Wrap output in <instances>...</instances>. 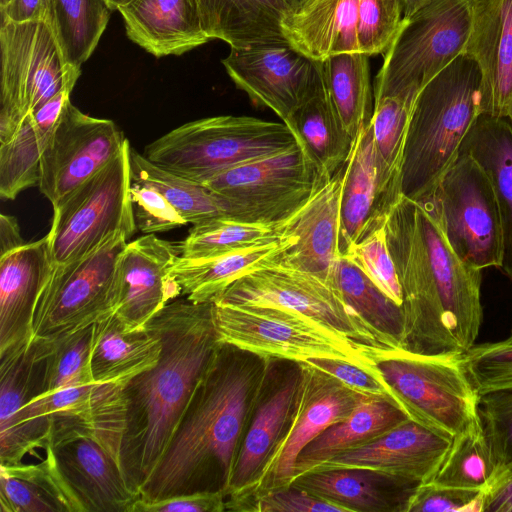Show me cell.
I'll return each mask as SVG.
<instances>
[{"mask_svg": "<svg viewBox=\"0 0 512 512\" xmlns=\"http://www.w3.org/2000/svg\"><path fill=\"white\" fill-rule=\"evenodd\" d=\"M131 180L160 191L187 223L198 224L228 217L225 202L206 185L173 174L130 149Z\"/></svg>", "mask_w": 512, "mask_h": 512, "instance_id": "obj_44", "label": "cell"}, {"mask_svg": "<svg viewBox=\"0 0 512 512\" xmlns=\"http://www.w3.org/2000/svg\"><path fill=\"white\" fill-rule=\"evenodd\" d=\"M342 256L353 261L384 294L402 307V289L389 251L385 224L352 245Z\"/></svg>", "mask_w": 512, "mask_h": 512, "instance_id": "obj_48", "label": "cell"}, {"mask_svg": "<svg viewBox=\"0 0 512 512\" xmlns=\"http://www.w3.org/2000/svg\"><path fill=\"white\" fill-rule=\"evenodd\" d=\"M509 337L512 338V333H511V335Z\"/></svg>", "mask_w": 512, "mask_h": 512, "instance_id": "obj_64", "label": "cell"}, {"mask_svg": "<svg viewBox=\"0 0 512 512\" xmlns=\"http://www.w3.org/2000/svg\"><path fill=\"white\" fill-rule=\"evenodd\" d=\"M118 11L128 38L157 58L179 56L210 41L196 0H132Z\"/></svg>", "mask_w": 512, "mask_h": 512, "instance_id": "obj_28", "label": "cell"}, {"mask_svg": "<svg viewBox=\"0 0 512 512\" xmlns=\"http://www.w3.org/2000/svg\"><path fill=\"white\" fill-rule=\"evenodd\" d=\"M146 325L161 340L159 360L123 385L126 422L121 463L138 492L165 452L220 341L212 302L175 298Z\"/></svg>", "mask_w": 512, "mask_h": 512, "instance_id": "obj_2", "label": "cell"}, {"mask_svg": "<svg viewBox=\"0 0 512 512\" xmlns=\"http://www.w3.org/2000/svg\"><path fill=\"white\" fill-rule=\"evenodd\" d=\"M9 2L10 0H0V8H4Z\"/></svg>", "mask_w": 512, "mask_h": 512, "instance_id": "obj_63", "label": "cell"}, {"mask_svg": "<svg viewBox=\"0 0 512 512\" xmlns=\"http://www.w3.org/2000/svg\"><path fill=\"white\" fill-rule=\"evenodd\" d=\"M130 143L53 208L48 232L54 265L80 258L117 233L137 231L131 198Z\"/></svg>", "mask_w": 512, "mask_h": 512, "instance_id": "obj_10", "label": "cell"}, {"mask_svg": "<svg viewBox=\"0 0 512 512\" xmlns=\"http://www.w3.org/2000/svg\"><path fill=\"white\" fill-rule=\"evenodd\" d=\"M402 20L401 0H359V51L368 56L384 54L393 42Z\"/></svg>", "mask_w": 512, "mask_h": 512, "instance_id": "obj_49", "label": "cell"}, {"mask_svg": "<svg viewBox=\"0 0 512 512\" xmlns=\"http://www.w3.org/2000/svg\"><path fill=\"white\" fill-rule=\"evenodd\" d=\"M395 202L386 194L380 178L371 121L356 138L344 163L340 205V253L385 224Z\"/></svg>", "mask_w": 512, "mask_h": 512, "instance_id": "obj_26", "label": "cell"}, {"mask_svg": "<svg viewBox=\"0 0 512 512\" xmlns=\"http://www.w3.org/2000/svg\"><path fill=\"white\" fill-rule=\"evenodd\" d=\"M450 444L451 438L407 419L374 441L342 452L312 470L371 468L422 484L434 477Z\"/></svg>", "mask_w": 512, "mask_h": 512, "instance_id": "obj_23", "label": "cell"}, {"mask_svg": "<svg viewBox=\"0 0 512 512\" xmlns=\"http://www.w3.org/2000/svg\"><path fill=\"white\" fill-rule=\"evenodd\" d=\"M78 512H129L140 498L122 465L97 441L73 432H51L45 448Z\"/></svg>", "mask_w": 512, "mask_h": 512, "instance_id": "obj_19", "label": "cell"}, {"mask_svg": "<svg viewBox=\"0 0 512 512\" xmlns=\"http://www.w3.org/2000/svg\"><path fill=\"white\" fill-rule=\"evenodd\" d=\"M478 414L497 465V481L512 470V389L480 394Z\"/></svg>", "mask_w": 512, "mask_h": 512, "instance_id": "obj_47", "label": "cell"}, {"mask_svg": "<svg viewBox=\"0 0 512 512\" xmlns=\"http://www.w3.org/2000/svg\"><path fill=\"white\" fill-rule=\"evenodd\" d=\"M53 269L48 235L0 256V355L32 341L34 307Z\"/></svg>", "mask_w": 512, "mask_h": 512, "instance_id": "obj_25", "label": "cell"}, {"mask_svg": "<svg viewBox=\"0 0 512 512\" xmlns=\"http://www.w3.org/2000/svg\"><path fill=\"white\" fill-rule=\"evenodd\" d=\"M297 144L284 122L221 115L182 124L148 144L143 155L173 174L203 184L230 168Z\"/></svg>", "mask_w": 512, "mask_h": 512, "instance_id": "obj_4", "label": "cell"}, {"mask_svg": "<svg viewBox=\"0 0 512 512\" xmlns=\"http://www.w3.org/2000/svg\"><path fill=\"white\" fill-rule=\"evenodd\" d=\"M181 256L179 244L146 234L128 242L118 263L114 315L124 329L145 328L181 294L170 270Z\"/></svg>", "mask_w": 512, "mask_h": 512, "instance_id": "obj_21", "label": "cell"}, {"mask_svg": "<svg viewBox=\"0 0 512 512\" xmlns=\"http://www.w3.org/2000/svg\"><path fill=\"white\" fill-rule=\"evenodd\" d=\"M465 53L481 77V114L507 118L512 104V0H473Z\"/></svg>", "mask_w": 512, "mask_h": 512, "instance_id": "obj_24", "label": "cell"}, {"mask_svg": "<svg viewBox=\"0 0 512 512\" xmlns=\"http://www.w3.org/2000/svg\"><path fill=\"white\" fill-rule=\"evenodd\" d=\"M203 28L210 40L231 48L286 39L282 22L285 0H196Z\"/></svg>", "mask_w": 512, "mask_h": 512, "instance_id": "obj_34", "label": "cell"}, {"mask_svg": "<svg viewBox=\"0 0 512 512\" xmlns=\"http://www.w3.org/2000/svg\"><path fill=\"white\" fill-rule=\"evenodd\" d=\"M342 507L345 512H406L420 485L371 468L314 469L292 483Z\"/></svg>", "mask_w": 512, "mask_h": 512, "instance_id": "obj_27", "label": "cell"}, {"mask_svg": "<svg viewBox=\"0 0 512 512\" xmlns=\"http://www.w3.org/2000/svg\"><path fill=\"white\" fill-rule=\"evenodd\" d=\"M507 119L508 121L510 122L511 126H512V104L509 108V112H508V115H507Z\"/></svg>", "mask_w": 512, "mask_h": 512, "instance_id": "obj_62", "label": "cell"}, {"mask_svg": "<svg viewBox=\"0 0 512 512\" xmlns=\"http://www.w3.org/2000/svg\"><path fill=\"white\" fill-rule=\"evenodd\" d=\"M369 57L341 53L322 60L323 83L344 128L355 139L372 118Z\"/></svg>", "mask_w": 512, "mask_h": 512, "instance_id": "obj_39", "label": "cell"}, {"mask_svg": "<svg viewBox=\"0 0 512 512\" xmlns=\"http://www.w3.org/2000/svg\"><path fill=\"white\" fill-rule=\"evenodd\" d=\"M462 150L483 168L491 181L502 223L500 270L512 281V126L507 118L481 114L467 134Z\"/></svg>", "mask_w": 512, "mask_h": 512, "instance_id": "obj_31", "label": "cell"}, {"mask_svg": "<svg viewBox=\"0 0 512 512\" xmlns=\"http://www.w3.org/2000/svg\"><path fill=\"white\" fill-rule=\"evenodd\" d=\"M124 383H96L80 400L51 417V432H73L101 444L121 465L126 406ZM123 468V467H122Z\"/></svg>", "mask_w": 512, "mask_h": 512, "instance_id": "obj_37", "label": "cell"}, {"mask_svg": "<svg viewBox=\"0 0 512 512\" xmlns=\"http://www.w3.org/2000/svg\"><path fill=\"white\" fill-rule=\"evenodd\" d=\"M285 2L288 5L289 10H290L293 7H295L300 2V0H285Z\"/></svg>", "mask_w": 512, "mask_h": 512, "instance_id": "obj_61", "label": "cell"}, {"mask_svg": "<svg viewBox=\"0 0 512 512\" xmlns=\"http://www.w3.org/2000/svg\"><path fill=\"white\" fill-rule=\"evenodd\" d=\"M359 0H300L283 18L285 38L307 56L360 52L357 41Z\"/></svg>", "mask_w": 512, "mask_h": 512, "instance_id": "obj_29", "label": "cell"}, {"mask_svg": "<svg viewBox=\"0 0 512 512\" xmlns=\"http://www.w3.org/2000/svg\"><path fill=\"white\" fill-rule=\"evenodd\" d=\"M497 479V465L479 415L451 439L434 477L438 485L484 493Z\"/></svg>", "mask_w": 512, "mask_h": 512, "instance_id": "obj_43", "label": "cell"}, {"mask_svg": "<svg viewBox=\"0 0 512 512\" xmlns=\"http://www.w3.org/2000/svg\"><path fill=\"white\" fill-rule=\"evenodd\" d=\"M473 0H430L407 18L384 53L373 98L418 92L465 53Z\"/></svg>", "mask_w": 512, "mask_h": 512, "instance_id": "obj_8", "label": "cell"}, {"mask_svg": "<svg viewBox=\"0 0 512 512\" xmlns=\"http://www.w3.org/2000/svg\"><path fill=\"white\" fill-rule=\"evenodd\" d=\"M301 365L299 399L288 431L253 494L238 512H247L250 503L262 493L290 485L301 451L327 428L348 417L361 400L370 397L306 362Z\"/></svg>", "mask_w": 512, "mask_h": 512, "instance_id": "obj_18", "label": "cell"}, {"mask_svg": "<svg viewBox=\"0 0 512 512\" xmlns=\"http://www.w3.org/2000/svg\"><path fill=\"white\" fill-rule=\"evenodd\" d=\"M0 51V143H5L29 113L58 93L72 91L81 68L66 61L45 20H1Z\"/></svg>", "mask_w": 512, "mask_h": 512, "instance_id": "obj_6", "label": "cell"}, {"mask_svg": "<svg viewBox=\"0 0 512 512\" xmlns=\"http://www.w3.org/2000/svg\"><path fill=\"white\" fill-rule=\"evenodd\" d=\"M130 198L135 226L144 234L166 232L187 224L169 200L146 183L132 181Z\"/></svg>", "mask_w": 512, "mask_h": 512, "instance_id": "obj_51", "label": "cell"}, {"mask_svg": "<svg viewBox=\"0 0 512 512\" xmlns=\"http://www.w3.org/2000/svg\"><path fill=\"white\" fill-rule=\"evenodd\" d=\"M285 124L321 178L333 176L347 160L354 139L344 128L324 83Z\"/></svg>", "mask_w": 512, "mask_h": 512, "instance_id": "obj_36", "label": "cell"}, {"mask_svg": "<svg viewBox=\"0 0 512 512\" xmlns=\"http://www.w3.org/2000/svg\"><path fill=\"white\" fill-rule=\"evenodd\" d=\"M430 0H401L403 9V18L414 14L417 10L427 4Z\"/></svg>", "mask_w": 512, "mask_h": 512, "instance_id": "obj_59", "label": "cell"}, {"mask_svg": "<svg viewBox=\"0 0 512 512\" xmlns=\"http://www.w3.org/2000/svg\"><path fill=\"white\" fill-rule=\"evenodd\" d=\"M225 503L222 492H195L155 501L138 498L129 512H224Z\"/></svg>", "mask_w": 512, "mask_h": 512, "instance_id": "obj_55", "label": "cell"}, {"mask_svg": "<svg viewBox=\"0 0 512 512\" xmlns=\"http://www.w3.org/2000/svg\"><path fill=\"white\" fill-rule=\"evenodd\" d=\"M483 512H512V470L503 474L484 495Z\"/></svg>", "mask_w": 512, "mask_h": 512, "instance_id": "obj_57", "label": "cell"}, {"mask_svg": "<svg viewBox=\"0 0 512 512\" xmlns=\"http://www.w3.org/2000/svg\"><path fill=\"white\" fill-rule=\"evenodd\" d=\"M304 362L332 375L347 387L365 396L379 397L395 403L392 391L376 365L373 369H368L335 358H310Z\"/></svg>", "mask_w": 512, "mask_h": 512, "instance_id": "obj_53", "label": "cell"}, {"mask_svg": "<svg viewBox=\"0 0 512 512\" xmlns=\"http://www.w3.org/2000/svg\"><path fill=\"white\" fill-rule=\"evenodd\" d=\"M293 238L282 234L271 240L209 259L179 257L170 270L181 294L196 303L213 302L236 280L281 262Z\"/></svg>", "mask_w": 512, "mask_h": 512, "instance_id": "obj_30", "label": "cell"}, {"mask_svg": "<svg viewBox=\"0 0 512 512\" xmlns=\"http://www.w3.org/2000/svg\"><path fill=\"white\" fill-rule=\"evenodd\" d=\"M25 241L15 217L2 213L0 216V256L23 246Z\"/></svg>", "mask_w": 512, "mask_h": 512, "instance_id": "obj_58", "label": "cell"}, {"mask_svg": "<svg viewBox=\"0 0 512 512\" xmlns=\"http://www.w3.org/2000/svg\"><path fill=\"white\" fill-rule=\"evenodd\" d=\"M111 11L106 0H45V21L69 64L81 68L89 59Z\"/></svg>", "mask_w": 512, "mask_h": 512, "instance_id": "obj_41", "label": "cell"}, {"mask_svg": "<svg viewBox=\"0 0 512 512\" xmlns=\"http://www.w3.org/2000/svg\"><path fill=\"white\" fill-rule=\"evenodd\" d=\"M344 164L321 180L306 203L282 226L293 238L280 264L316 275L328 282L340 253V205Z\"/></svg>", "mask_w": 512, "mask_h": 512, "instance_id": "obj_22", "label": "cell"}, {"mask_svg": "<svg viewBox=\"0 0 512 512\" xmlns=\"http://www.w3.org/2000/svg\"><path fill=\"white\" fill-rule=\"evenodd\" d=\"M132 0H106L111 10H118L119 7L131 2Z\"/></svg>", "mask_w": 512, "mask_h": 512, "instance_id": "obj_60", "label": "cell"}, {"mask_svg": "<svg viewBox=\"0 0 512 512\" xmlns=\"http://www.w3.org/2000/svg\"><path fill=\"white\" fill-rule=\"evenodd\" d=\"M457 256L472 267L500 269L503 254L501 216L490 179L466 151L426 198ZM423 200V199H422Z\"/></svg>", "mask_w": 512, "mask_h": 512, "instance_id": "obj_13", "label": "cell"}, {"mask_svg": "<svg viewBox=\"0 0 512 512\" xmlns=\"http://www.w3.org/2000/svg\"><path fill=\"white\" fill-rule=\"evenodd\" d=\"M385 230L403 295L402 348L458 354L426 253L417 202L401 195L387 214Z\"/></svg>", "mask_w": 512, "mask_h": 512, "instance_id": "obj_11", "label": "cell"}, {"mask_svg": "<svg viewBox=\"0 0 512 512\" xmlns=\"http://www.w3.org/2000/svg\"><path fill=\"white\" fill-rule=\"evenodd\" d=\"M407 419L392 401L365 397L348 417L327 428L301 451L294 479L342 452L374 441Z\"/></svg>", "mask_w": 512, "mask_h": 512, "instance_id": "obj_35", "label": "cell"}, {"mask_svg": "<svg viewBox=\"0 0 512 512\" xmlns=\"http://www.w3.org/2000/svg\"><path fill=\"white\" fill-rule=\"evenodd\" d=\"M71 90H64L29 113L15 135L0 143V196L14 200L22 191L38 185L42 153L57 124Z\"/></svg>", "mask_w": 512, "mask_h": 512, "instance_id": "obj_33", "label": "cell"}, {"mask_svg": "<svg viewBox=\"0 0 512 512\" xmlns=\"http://www.w3.org/2000/svg\"><path fill=\"white\" fill-rule=\"evenodd\" d=\"M328 283L391 348H402V307L384 294L349 258L340 256L333 264Z\"/></svg>", "mask_w": 512, "mask_h": 512, "instance_id": "obj_40", "label": "cell"}, {"mask_svg": "<svg viewBox=\"0 0 512 512\" xmlns=\"http://www.w3.org/2000/svg\"><path fill=\"white\" fill-rule=\"evenodd\" d=\"M222 64L252 102L269 108L284 123L323 86L322 61L287 39L231 48Z\"/></svg>", "mask_w": 512, "mask_h": 512, "instance_id": "obj_17", "label": "cell"}, {"mask_svg": "<svg viewBox=\"0 0 512 512\" xmlns=\"http://www.w3.org/2000/svg\"><path fill=\"white\" fill-rule=\"evenodd\" d=\"M127 243L117 233L86 255L54 265L34 307L32 340H55L114 315L117 268Z\"/></svg>", "mask_w": 512, "mask_h": 512, "instance_id": "obj_9", "label": "cell"}, {"mask_svg": "<svg viewBox=\"0 0 512 512\" xmlns=\"http://www.w3.org/2000/svg\"><path fill=\"white\" fill-rule=\"evenodd\" d=\"M463 363L479 394L512 389V338L475 344Z\"/></svg>", "mask_w": 512, "mask_h": 512, "instance_id": "obj_50", "label": "cell"}, {"mask_svg": "<svg viewBox=\"0 0 512 512\" xmlns=\"http://www.w3.org/2000/svg\"><path fill=\"white\" fill-rule=\"evenodd\" d=\"M247 512H345V510L309 491L290 484L257 496Z\"/></svg>", "mask_w": 512, "mask_h": 512, "instance_id": "obj_54", "label": "cell"}, {"mask_svg": "<svg viewBox=\"0 0 512 512\" xmlns=\"http://www.w3.org/2000/svg\"><path fill=\"white\" fill-rule=\"evenodd\" d=\"M282 227L219 217L194 224L179 246L181 257L209 259L236 252L282 235Z\"/></svg>", "mask_w": 512, "mask_h": 512, "instance_id": "obj_45", "label": "cell"}, {"mask_svg": "<svg viewBox=\"0 0 512 512\" xmlns=\"http://www.w3.org/2000/svg\"><path fill=\"white\" fill-rule=\"evenodd\" d=\"M484 493L426 482L411 496L406 512H483Z\"/></svg>", "mask_w": 512, "mask_h": 512, "instance_id": "obj_52", "label": "cell"}, {"mask_svg": "<svg viewBox=\"0 0 512 512\" xmlns=\"http://www.w3.org/2000/svg\"><path fill=\"white\" fill-rule=\"evenodd\" d=\"M321 178L299 144L230 168L203 183L223 199L227 216L282 227L310 198Z\"/></svg>", "mask_w": 512, "mask_h": 512, "instance_id": "obj_12", "label": "cell"}, {"mask_svg": "<svg viewBox=\"0 0 512 512\" xmlns=\"http://www.w3.org/2000/svg\"><path fill=\"white\" fill-rule=\"evenodd\" d=\"M214 301L285 309L345 339L391 349L331 284L316 275L280 263L236 280Z\"/></svg>", "mask_w": 512, "mask_h": 512, "instance_id": "obj_14", "label": "cell"}, {"mask_svg": "<svg viewBox=\"0 0 512 512\" xmlns=\"http://www.w3.org/2000/svg\"><path fill=\"white\" fill-rule=\"evenodd\" d=\"M416 202L422 238L451 337L456 352L463 355L476 344L483 322L482 270L457 256L431 202Z\"/></svg>", "mask_w": 512, "mask_h": 512, "instance_id": "obj_20", "label": "cell"}, {"mask_svg": "<svg viewBox=\"0 0 512 512\" xmlns=\"http://www.w3.org/2000/svg\"><path fill=\"white\" fill-rule=\"evenodd\" d=\"M375 365L397 406L434 433L452 439L479 415L480 394L461 354L392 348L381 351Z\"/></svg>", "mask_w": 512, "mask_h": 512, "instance_id": "obj_5", "label": "cell"}, {"mask_svg": "<svg viewBox=\"0 0 512 512\" xmlns=\"http://www.w3.org/2000/svg\"><path fill=\"white\" fill-rule=\"evenodd\" d=\"M480 69L466 53L418 92L410 116L400 177L401 194L428 197L458 157L481 115Z\"/></svg>", "mask_w": 512, "mask_h": 512, "instance_id": "obj_3", "label": "cell"}, {"mask_svg": "<svg viewBox=\"0 0 512 512\" xmlns=\"http://www.w3.org/2000/svg\"><path fill=\"white\" fill-rule=\"evenodd\" d=\"M212 304L219 340L264 357L298 362L335 358L373 369L377 355L385 350L340 337L285 309L222 301Z\"/></svg>", "mask_w": 512, "mask_h": 512, "instance_id": "obj_7", "label": "cell"}, {"mask_svg": "<svg viewBox=\"0 0 512 512\" xmlns=\"http://www.w3.org/2000/svg\"><path fill=\"white\" fill-rule=\"evenodd\" d=\"M267 363L268 357L219 341L165 452L140 487V498L227 496Z\"/></svg>", "mask_w": 512, "mask_h": 512, "instance_id": "obj_1", "label": "cell"}, {"mask_svg": "<svg viewBox=\"0 0 512 512\" xmlns=\"http://www.w3.org/2000/svg\"><path fill=\"white\" fill-rule=\"evenodd\" d=\"M418 92L374 99L371 125L376 158L382 186L392 202L402 195L400 177L405 142Z\"/></svg>", "mask_w": 512, "mask_h": 512, "instance_id": "obj_42", "label": "cell"}, {"mask_svg": "<svg viewBox=\"0 0 512 512\" xmlns=\"http://www.w3.org/2000/svg\"><path fill=\"white\" fill-rule=\"evenodd\" d=\"M301 381V362L268 357L238 452L226 496V511L238 512L256 489L288 431L297 407Z\"/></svg>", "mask_w": 512, "mask_h": 512, "instance_id": "obj_15", "label": "cell"}, {"mask_svg": "<svg viewBox=\"0 0 512 512\" xmlns=\"http://www.w3.org/2000/svg\"><path fill=\"white\" fill-rule=\"evenodd\" d=\"M127 140L112 120L87 115L69 99L41 156L39 191L57 207L113 160Z\"/></svg>", "mask_w": 512, "mask_h": 512, "instance_id": "obj_16", "label": "cell"}, {"mask_svg": "<svg viewBox=\"0 0 512 512\" xmlns=\"http://www.w3.org/2000/svg\"><path fill=\"white\" fill-rule=\"evenodd\" d=\"M162 343L148 325L128 331L112 315L94 324L90 357L94 383H125L157 364Z\"/></svg>", "mask_w": 512, "mask_h": 512, "instance_id": "obj_32", "label": "cell"}, {"mask_svg": "<svg viewBox=\"0 0 512 512\" xmlns=\"http://www.w3.org/2000/svg\"><path fill=\"white\" fill-rule=\"evenodd\" d=\"M1 512H78L51 457L38 464L0 465Z\"/></svg>", "mask_w": 512, "mask_h": 512, "instance_id": "obj_38", "label": "cell"}, {"mask_svg": "<svg viewBox=\"0 0 512 512\" xmlns=\"http://www.w3.org/2000/svg\"><path fill=\"white\" fill-rule=\"evenodd\" d=\"M0 14L1 20L15 23L45 20V0H10Z\"/></svg>", "mask_w": 512, "mask_h": 512, "instance_id": "obj_56", "label": "cell"}, {"mask_svg": "<svg viewBox=\"0 0 512 512\" xmlns=\"http://www.w3.org/2000/svg\"><path fill=\"white\" fill-rule=\"evenodd\" d=\"M93 326L50 340L42 394L94 383L90 368Z\"/></svg>", "mask_w": 512, "mask_h": 512, "instance_id": "obj_46", "label": "cell"}]
</instances>
